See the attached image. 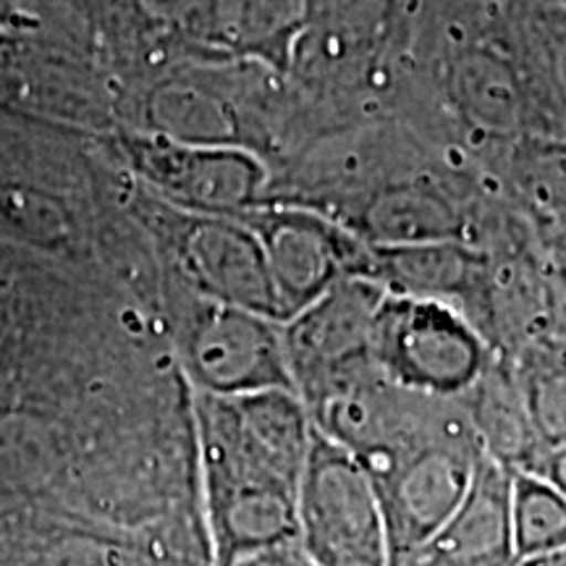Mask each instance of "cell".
<instances>
[{
  "mask_svg": "<svg viewBox=\"0 0 566 566\" xmlns=\"http://www.w3.org/2000/svg\"><path fill=\"white\" fill-rule=\"evenodd\" d=\"M543 283H546L548 334L566 342V226L537 231Z\"/></svg>",
  "mask_w": 566,
  "mask_h": 566,
  "instance_id": "obj_21",
  "label": "cell"
},
{
  "mask_svg": "<svg viewBox=\"0 0 566 566\" xmlns=\"http://www.w3.org/2000/svg\"><path fill=\"white\" fill-rule=\"evenodd\" d=\"M446 105L467 129L504 153L530 134L527 105L512 59L499 40H459L443 61Z\"/></svg>",
  "mask_w": 566,
  "mask_h": 566,
  "instance_id": "obj_14",
  "label": "cell"
},
{
  "mask_svg": "<svg viewBox=\"0 0 566 566\" xmlns=\"http://www.w3.org/2000/svg\"><path fill=\"white\" fill-rule=\"evenodd\" d=\"M509 202L535 231L566 226V139L525 134L501 153Z\"/></svg>",
  "mask_w": 566,
  "mask_h": 566,
  "instance_id": "obj_18",
  "label": "cell"
},
{
  "mask_svg": "<svg viewBox=\"0 0 566 566\" xmlns=\"http://www.w3.org/2000/svg\"><path fill=\"white\" fill-rule=\"evenodd\" d=\"M296 546L315 566H391L370 475L315 428L296 499Z\"/></svg>",
  "mask_w": 566,
  "mask_h": 566,
  "instance_id": "obj_6",
  "label": "cell"
},
{
  "mask_svg": "<svg viewBox=\"0 0 566 566\" xmlns=\"http://www.w3.org/2000/svg\"><path fill=\"white\" fill-rule=\"evenodd\" d=\"M197 475L212 566L296 543L313 422L294 391L192 394Z\"/></svg>",
  "mask_w": 566,
  "mask_h": 566,
  "instance_id": "obj_1",
  "label": "cell"
},
{
  "mask_svg": "<svg viewBox=\"0 0 566 566\" xmlns=\"http://www.w3.org/2000/svg\"><path fill=\"white\" fill-rule=\"evenodd\" d=\"M509 533L514 558H533L566 548V495L546 480L512 472Z\"/></svg>",
  "mask_w": 566,
  "mask_h": 566,
  "instance_id": "obj_20",
  "label": "cell"
},
{
  "mask_svg": "<svg viewBox=\"0 0 566 566\" xmlns=\"http://www.w3.org/2000/svg\"><path fill=\"white\" fill-rule=\"evenodd\" d=\"M462 405L483 454L509 472H530L537 438L506 357L495 354L478 384L464 394Z\"/></svg>",
  "mask_w": 566,
  "mask_h": 566,
  "instance_id": "obj_17",
  "label": "cell"
},
{
  "mask_svg": "<svg viewBox=\"0 0 566 566\" xmlns=\"http://www.w3.org/2000/svg\"><path fill=\"white\" fill-rule=\"evenodd\" d=\"M260 556L265 558L268 566H315L307 556L302 554L296 543H289V546L273 548V551H268V554H260Z\"/></svg>",
  "mask_w": 566,
  "mask_h": 566,
  "instance_id": "obj_23",
  "label": "cell"
},
{
  "mask_svg": "<svg viewBox=\"0 0 566 566\" xmlns=\"http://www.w3.org/2000/svg\"><path fill=\"white\" fill-rule=\"evenodd\" d=\"M373 363L396 386L438 399H464L495 352L451 304L384 294L373 323Z\"/></svg>",
  "mask_w": 566,
  "mask_h": 566,
  "instance_id": "obj_4",
  "label": "cell"
},
{
  "mask_svg": "<svg viewBox=\"0 0 566 566\" xmlns=\"http://www.w3.org/2000/svg\"><path fill=\"white\" fill-rule=\"evenodd\" d=\"M527 475H535L566 495V441L543 446Z\"/></svg>",
  "mask_w": 566,
  "mask_h": 566,
  "instance_id": "obj_22",
  "label": "cell"
},
{
  "mask_svg": "<svg viewBox=\"0 0 566 566\" xmlns=\"http://www.w3.org/2000/svg\"><path fill=\"white\" fill-rule=\"evenodd\" d=\"M142 218L150 223L174 268V283L202 300L242 307L283 323L279 296L258 233L239 218L195 216L147 192Z\"/></svg>",
  "mask_w": 566,
  "mask_h": 566,
  "instance_id": "obj_5",
  "label": "cell"
},
{
  "mask_svg": "<svg viewBox=\"0 0 566 566\" xmlns=\"http://www.w3.org/2000/svg\"><path fill=\"white\" fill-rule=\"evenodd\" d=\"M384 294L378 283L346 275L283 323V349L302 405L373 365V323Z\"/></svg>",
  "mask_w": 566,
  "mask_h": 566,
  "instance_id": "obj_11",
  "label": "cell"
},
{
  "mask_svg": "<svg viewBox=\"0 0 566 566\" xmlns=\"http://www.w3.org/2000/svg\"><path fill=\"white\" fill-rule=\"evenodd\" d=\"M118 153L145 192L195 216H244L265 202L273 179L268 163L244 147L184 145L126 132Z\"/></svg>",
  "mask_w": 566,
  "mask_h": 566,
  "instance_id": "obj_7",
  "label": "cell"
},
{
  "mask_svg": "<svg viewBox=\"0 0 566 566\" xmlns=\"http://www.w3.org/2000/svg\"><path fill=\"white\" fill-rule=\"evenodd\" d=\"M258 233L283 323L346 275H359L365 244L334 218L289 202H263L239 216Z\"/></svg>",
  "mask_w": 566,
  "mask_h": 566,
  "instance_id": "obj_10",
  "label": "cell"
},
{
  "mask_svg": "<svg viewBox=\"0 0 566 566\" xmlns=\"http://www.w3.org/2000/svg\"><path fill=\"white\" fill-rule=\"evenodd\" d=\"M514 566H566V548L554 551V554H543L533 558H522Z\"/></svg>",
  "mask_w": 566,
  "mask_h": 566,
  "instance_id": "obj_24",
  "label": "cell"
},
{
  "mask_svg": "<svg viewBox=\"0 0 566 566\" xmlns=\"http://www.w3.org/2000/svg\"><path fill=\"white\" fill-rule=\"evenodd\" d=\"M0 566H205L155 535L87 522L38 501H0Z\"/></svg>",
  "mask_w": 566,
  "mask_h": 566,
  "instance_id": "obj_9",
  "label": "cell"
},
{
  "mask_svg": "<svg viewBox=\"0 0 566 566\" xmlns=\"http://www.w3.org/2000/svg\"><path fill=\"white\" fill-rule=\"evenodd\" d=\"M483 459L462 401L428 428L363 464L384 509L391 566L420 548L462 506Z\"/></svg>",
  "mask_w": 566,
  "mask_h": 566,
  "instance_id": "obj_2",
  "label": "cell"
},
{
  "mask_svg": "<svg viewBox=\"0 0 566 566\" xmlns=\"http://www.w3.org/2000/svg\"><path fill=\"white\" fill-rule=\"evenodd\" d=\"M514 378L533 422L537 451L566 441V342L543 334L509 354ZM537 457V454H535Z\"/></svg>",
  "mask_w": 566,
  "mask_h": 566,
  "instance_id": "obj_19",
  "label": "cell"
},
{
  "mask_svg": "<svg viewBox=\"0 0 566 566\" xmlns=\"http://www.w3.org/2000/svg\"><path fill=\"white\" fill-rule=\"evenodd\" d=\"M233 566H268L263 556H252V558H244V562L233 564Z\"/></svg>",
  "mask_w": 566,
  "mask_h": 566,
  "instance_id": "obj_25",
  "label": "cell"
},
{
  "mask_svg": "<svg viewBox=\"0 0 566 566\" xmlns=\"http://www.w3.org/2000/svg\"><path fill=\"white\" fill-rule=\"evenodd\" d=\"M160 302L176 367L189 391L221 399L294 391L283 323L202 300L181 286L163 292Z\"/></svg>",
  "mask_w": 566,
  "mask_h": 566,
  "instance_id": "obj_3",
  "label": "cell"
},
{
  "mask_svg": "<svg viewBox=\"0 0 566 566\" xmlns=\"http://www.w3.org/2000/svg\"><path fill=\"white\" fill-rule=\"evenodd\" d=\"M367 247H417V244H470V208L449 181L428 168L373 189L334 218Z\"/></svg>",
  "mask_w": 566,
  "mask_h": 566,
  "instance_id": "obj_12",
  "label": "cell"
},
{
  "mask_svg": "<svg viewBox=\"0 0 566 566\" xmlns=\"http://www.w3.org/2000/svg\"><path fill=\"white\" fill-rule=\"evenodd\" d=\"M509 491L512 472L483 454L462 506L396 566H514Z\"/></svg>",
  "mask_w": 566,
  "mask_h": 566,
  "instance_id": "obj_15",
  "label": "cell"
},
{
  "mask_svg": "<svg viewBox=\"0 0 566 566\" xmlns=\"http://www.w3.org/2000/svg\"><path fill=\"white\" fill-rule=\"evenodd\" d=\"M231 63L233 59L221 55H212L210 63H163V74L139 92L132 132L184 145L252 150L250 137L258 132V111H252L244 82L229 76Z\"/></svg>",
  "mask_w": 566,
  "mask_h": 566,
  "instance_id": "obj_8",
  "label": "cell"
},
{
  "mask_svg": "<svg viewBox=\"0 0 566 566\" xmlns=\"http://www.w3.org/2000/svg\"><path fill=\"white\" fill-rule=\"evenodd\" d=\"M76 3H80V6H82V9H84V6H87V0H76ZM84 13H87V11H84Z\"/></svg>",
  "mask_w": 566,
  "mask_h": 566,
  "instance_id": "obj_26",
  "label": "cell"
},
{
  "mask_svg": "<svg viewBox=\"0 0 566 566\" xmlns=\"http://www.w3.org/2000/svg\"><path fill=\"white\" fill-rule=\"evenodd\" d=\"M307 24V0H208L200 48L208 55L289 74Z\"/></svg>",
  "mask_w": 566,
  "mask_h": 566,
  "instance_id": "obj_16",
  "label": "cell"
},
{
  "mask_svg": "<svg viewBox=\"0 0 566 566\" xmlns=\"http://www.w3.org/2000/svg\"><path fill=\"white\" fill-rule=\"evenodd\" d=\"M493 38L520 76L530 134L566 139V9L543 0H501Z\"/></svg>",
  "mask_w": 566,
  "mask_h": 566,
  "instance_id": "obj_13",
  "label": "cell"
}]
</instances>
